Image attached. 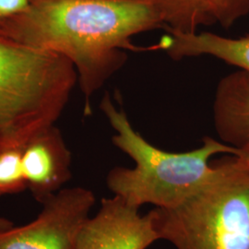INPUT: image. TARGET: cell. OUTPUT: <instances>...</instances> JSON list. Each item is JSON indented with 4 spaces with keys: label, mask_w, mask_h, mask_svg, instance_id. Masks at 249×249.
<instances>
[{
    "label": "cell",
    "mask_w": 249,
    "mask_h": 249,
    "mask_svg": "<svg viewBox=\"0 0 249 249\" xmlns=\"http://www.w3.org/2000/svg\"><path fill=\"white\" fill-rule=\"evenodd\" d=\"M177 249H249V153L221 160L219 176L177 207L150 212Z\"/></svg>",
    "instance_id": "4"
},
{
    "label": "cell",
    "mask_w": 249,
    "mask_h": 249,
    "mask_svg": "<svg viewBox=\"0 0 249 249\" xmlns=\"http://www.w3.org/2000/svg\"><path fill=\"white\" fill-rule=\"evenodd\" d=\"M23 148H11L0 152V197L20 193L27 188L22 167Z\"/></svg>",
    "instance_id": "11"
},
{
    "label": "cell",
    "mask_w": 249,
    "mask_h": 249,
    "mask_svg": "<svg viewBox=\"0 0 249 249\" xmlns=\"http://www.w3.org/2000/svg\"><path fill=\"white\" fill-rule=\"evenodd\" d=\"M100 108L116 134L112 142L128 155L133 168L115 167L107 178L114 196L140 209L145 204L160 209L177 207L211 184L221 172V161L211 162L214 155L243 152L212 137L203 139L201 147L186 152L163 151L138 133L121 107L106 93Z\"/></svg>",
    "instance_id": "2"
},
{
    "label": "cell",
    "mask_w": 249,
    "mask_h": 249,
    "mask_svg": "<svg viewBox=\"0 0 249 249\" xmlns=\"http://www.w3.org/2000/svg\"><path fill=\"white\" fill-rule=\"evenodd\" d=\"M77 81L69 58L0 29V152L22 148L54 125Z\"/></svg>",
    "instance_id": "3"
},
{
    "label": "cell",
    "mask_w": 249,
    "mask_h": 249,
    "mask_svg": "<svg viewBox=\"0 0 249 249\" xmlns=\"http://www.w3.org/2000/svg\"><path fill=\"white\" fill-rule=\"evenodd\" d=\"M71 152L54 125L24 146L22 167L27 188L38 202L45 203L71 178Z\"/></svg>",
    "instance_id": "7"
},
{
    "label": "cell",
    "mask_w": 249,
    "mask_h": 249,
    "mask_svg": "<svg viewBox=\"0 0 249 249\" xmlns=\"http://www.w3.org/2000/svg\"><path fill=\"white\" fill-rule=\"evenodd\" d=\"M157 46L175 60L210 55L249 73V35L229 38L209 32H168Z\"/></svg>",
    "instance_id": "10"
},
{
    "label": "cell",
    "mask_w": 249,
    "mask_h": 249,
    "mask_svg": "<svg viewBox=\"0 0 249 249\" xmlns=\"http://www.w3.org/2000/svg\"><path fill=\"white\" fill-rule=\"evenodd\" d=\"M139 210L119 196L103 198L98 213L82 225L75 249H148L160 238L151 213Z\"/></svg>",
    "instance_id": "6"
},
{
    "label": "cell",
    "mask_w": 249,
    "mask_h": 249,
    "mask_svg": "<svg viewBox=\"0 0 249 249\" xmlns=\"http://www.w3.org/2000/svg\"><path fill=\"white\" fill-rule=\"evenodd\" d=\"M13 226H14V224H13L11 221H9V219L0 217V231L8 230V229L13 227Z\"/></svg>",
    "instance_id": "13"
},
{
    "label": "cell",
    "mask_w": 249,
    "mask_h": 249,
    "mask_svg": "<svg viewBox=\"0 0 249 249\" xmlns=\"http://www.w3.org/2000/svg\"><path fill=\"white\" fill-rule=\"evenodd\" d=\"M32 0H0V21L24 12Z\"/></svg>",
    "instance_id": "12"
},
{
    "label": "cell",
    "mask_w": 249,
    "mask_h": 249,
    "mask_svg": "<svg viewBox=\"0 0 249 249\" xmlns=\"http://www.w3.org/2000/svg\"><path fill=\"white\" fill-rule=\"evenodd\" d=\"M94 203L89 189L62 188L43 204L33 222L0 231V249H75Z\"/></svg>",
    "instance_id": "5"
},
{
    "label": "cell",
    "mask_w": 249,
    "mask_h": 249,
    "mask_svg": "<svg viewBox=\"0 0 249 249\" xmlns=\"http://www.w3.org/2000/svg\"><path fill=\"white\" fill-rule=\"evenodd\" d=\"M163 27L150 0H32L29 8L0 21V29L27 45L60 53L78 74L84 114L90 98L126 61L133 36Z\"/></svg>",
    "instance_id": "1"
},
{
    "label": "cell",
    "mask_w": 249,
    "mask_h": 249,
    "mask_svg": "<svg viewBox=\"0 0 249 249\" xmlns=\"http://www.w3.org/2000/svg\"><path fill=\"white\" fill-rule=\"evenodd\" d=\"M213 117L221 142L249 153V73L237 70L219 81Z\"/></svg>",
    "instance_id": "9"
},
{
    "label": "cell",
    "mask_w": 249,
    "mask_h": 249,
    "mask_svg": "<svg viewBox=\"0 0 249 249\" xmlns=\"http://www.w3.org/2000/svg\"><path fill=\"white\" fill-rule=\"evenodd\" d=\"M168 32L193 34L200 26L230 29L249 14V0H150Z\"/></svg>",
    "instance_id": "8"
}]
</instances>
